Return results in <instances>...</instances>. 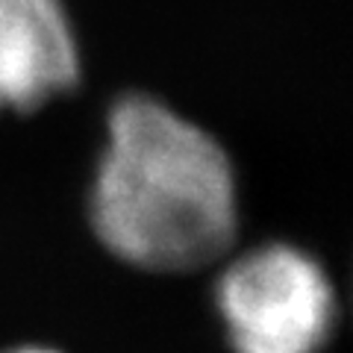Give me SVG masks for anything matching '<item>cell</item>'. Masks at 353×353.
I'll return each mask as SVG.
<instances>
[{"label":"cell","instance_id":"obj_3","mask_svg":"<svg viewBox=\"0 0 353 353\" xmlns=\"http://www.w3.org/2000/svg\"><path fill=\"white\" fill-rule=\"evenodd\" d=\"M80 83V44L62 0H0V109L30 112Z\"/></svg>","mask_w":353,"mask_h":353},{"label":"cell","instance_id":"obj_1","mask_svg":"<svg viewBox=\"0 0 353 353\" xmlns=\"http://www.w3.org/2000/svg\"><path fill=\"white\" fill-rule=\"evenodd\" d=\"M88 215L101 245L132 268L197 271L239 233L233 162L212 132L157 97L127 94L106 115Z\"/></svg>","mask_w":353,"mask_h":353},{"label":"cell","instance_id":"obj_2","mask_svg":"<svg viewBox=\"0 0 353 353\" xmlns=\"http://www.w3.org/2000/svg\"><path fill=\"white\" fill-rule=\"evenodd\" d=\"M215 306L236 353H321L336 324V292L321 262L283 241L230 262Z\"/></svg>","mask_w":353,"mask_h":353},{"label":"cell","instance_id":"obj_4","mask_svg":"<svg viewBox=\"0 0 353 353\" xmlns=\"http://www.w3.org/2000/svg\"><path fill=\"white\" fill-rule=\"evenodd\" d=\"M9 353H59L53 347H39V345H27V347H18V350H9Z\"/></svg>","mask_w":353,"mask_h":353}]
</instances>
